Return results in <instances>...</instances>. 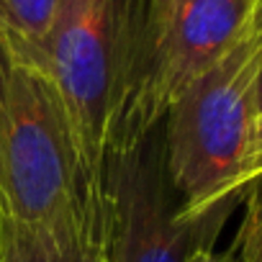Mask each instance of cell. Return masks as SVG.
Returning <instances> with one entry per match:
<instances>
[{
  "label": "cell",
  "mask_w": 262,
  "mask_h": 262,
  "mask_svg": "<svg viewBox=\"0 0 262 262\" xmlns=\"http://www.w3.org/2000/svg\"><path fill=\"white\" fill-rule=\"evenodd\" d=\"M11 75H13V47H11L8 31L3 29V24H0V139H3V131H6Z\"/></svg>",
  "instance_id": "cell-8"
},
{
  "label": "cell",
  "mask_w": 262,
  "mask_h": 262,
  "mask_svg": "<svg viewBox=\"0 0 262 262\" xmlns=\"http://www.w3.org/2000/svg\"><path fill=\"white\" fill-rule=\"evenodd\" d=\"M57 8L59 0H0V24L13 41L39 54Z\"/></svg>",
  "instance_id": "cell-6"
},
{
  "label": "cell",
  "mask_w": 262,
  "mask_h": 262,
  "mask_svg": "<svg viewBox=\"0 0 262 262\" xmlns=\"http://www.w3.org/2000/svg\"><path fill=\"white\" fill-rule=\"evenodd\" d=\"M11 39V36H8ZM13 75L0 139V262H67L108 224L88 208L57 90L39 57L11 39Z\"/></svg>",
  "instance_id": "cell-2"
},
{
  "label": "cell",
  "mask_w": 262,
  "mask_h": 262,
  "mask_svg": "<svg viewBox=\"0 0 262 262\" xmlns=\"http://www.w3.org/2000/svg\"><path fill=\"white\" fill-rule=\"evenodd\" d=\"M108 254L111 262H195L216 249L224 224L242 198L206 213H185L170 180L162 123L116 149L108 160Z\"/></svg>",
  "instance_id": "cell-4"
},
{
  "label": "cell",
  "mask_w": 262,
  "mask_h": 262,
  "mask_svg": "<svg viewBox=\"0 0 262 262\" xmlns=\"http://www.w3.org/2000/svg\"><path fill=\"white\" fill-rule=\"evenodd\" d=\"M195 262H239V254H236V247H226V249H208L203 254H198Z\"/></svg>",
  "instance_id": "cell-12"
},
{
  "label": "cell",
  "mask_w": 262,
  "mask_h": 262,
  "mask_svg": "<svg viewBox=\"0 0 262 262\" xmlns=\"http://www.w3.org/2000/svg\"><path fill=\"white\" fill-rule=\"evenodd\" d=\"M259 172H262V113H259V121H257V139H254V152H252V162H249V180Z\"/></svg>",
  "instance_id": "cell-13"
},
{
  "label": "cell",
  "mask_w": 262,
  "mask_h": 262,
  "mask_svg": "<svg viewBox=\"0 0 262 262\" xmlns=\"http://www.w3.org/2000/svg\"><path fill=\"white\" fill-rule=\"evenodd\" d=\"M254 0H155L149 75L142 103L144 131L198 75L213 67L247 31Z\"/></svg>",
  "instance_id": "cell-5"
},
{
  "label": "cell",
  "mask_w": 262,
  "mask_h": 262,
  "mask_svg": "<svg viewBox=\"0 0 262 262\" xmlns=\"http://www.w3.org/2000/svg\"><path fill=\"white\" fill-rule=\"evenodd\" d=\"M67 262H111V254H108V224L95 229V231H90L85 236V242L80 244V249Z\"/></svg>",
  "instance_id": "cell-9"
},
{
  "label": "cell",
  "mask_w": 262,
  "mask_h": 262,
  "mask_svg": "<svg viewBox=\"0 0 262 262\" xmlns=\"http://www.w3.org/2000/svg\"><path fill=\"white\" fill-rule=\"evenodd\" d=\"M257 75V39L247 26L242 39L165 111V160L185 213L198 216L244 198L259 121Z\"/></svg>",
  "instance_id": "cell-3"
},
{
  "label": "cell",
  "mask_w": 262,
  "mask_h": 262,
  "mask_svg": "<svg viewBox=\"0 0 262 262\" xmlns=\"http://www.w3.org/2000/svg\"><path fill=\"white\" fill-rule=\"evenodd\" d=\"M155 0H59L36 54L70 131L88 208L108 211V160L137 142L149 75Z\"/></svg>",
  "instance_id": "cell-1"
},
{
  "label": "cell",
  "mask_w": 262,
  "mask_h": 262,
  "mask_svg": "<svg viewBox=\"0 0 262 262\" xmlns=\"http://www.w3.org/2000/svg\"><path fill=\"white\" fill-rule=\"evenodd\" d=\"M242 203H244V206H249V208H254L257 213H262V172H259V175H254V178L249 180V185H247V190H244Z\"/></svg>",
  "instance_id": "cell-11"
},
{
  "label": "cell",
  "mask_w": 262,
  "mask_h": 262,
  "mask_svg": "<svg viewBox=\"0 0 262 262\" xmlns=\"http://www.w3.org/2000/svg\"><path fill=\"white\" fill-rule=\"evenodd\" d=\"M231 244L236 247L239 262H262V213L244 206V219Z\"/></svg>",
  "instance_id": "cell-7"
},
{
  "label": "cell",
  "mask_w": 262,
  "mask_h": 262,
  "mask_svg": "<svg viewBox=\"0 0 262 262\" xmlns=\"http://www.w3.org/2000/svg\"><path fill=\"white\" fill-rule=\"evenodd\" d=\"M249 31L257 39V52H259V75H257V103L262 113V0H254V8L249 16Z\"/></svg>",
  "instance_id": "cell-10"
}]
</instances>
